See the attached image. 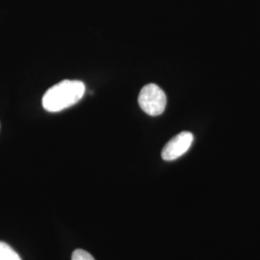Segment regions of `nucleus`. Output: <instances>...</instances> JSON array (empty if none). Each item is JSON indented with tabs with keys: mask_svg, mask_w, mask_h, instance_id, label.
Returning <instances> with one entry per match:
<instances>
[{
	"mask_svg": "<svg viewBox=\"0 0 260 260\" xmlns=\"http://www.w3.org/2000/svg\"><path fill=\"white\" fill-rule=\"evenodd\" d=\"M72 260H95L93 257L92 254H90L88 251H84V250H75L73 252L72 255Z\"/></svg>",
	"mask_w": 260,
	"mask_h": 260,
	"instance_id": "39448f33",
	"label": "nucleus"
},
{
	"mask_svg": "<svg viewBox=\"0 0 260 260\" xmlns=\"http://www.w3.org/2000/svg\"><path fill=\"white\" fill-rule=\"evenodd\" d=\"M0 260H21V258L8 244L0 241Z\"/></svg>",
	"mask_w": 260,
	"mask_h": 260,
	"instance_id": "20e7f679",
	"label": "nucleus"
},
{
	"mask_svg": "<svg viewBox=\"0 0 260 260\" xmlns=\"http://www.w3.org/2000/svg\"><path fill=\"white\" fill-rule=\"evenodd\" d=\"M85 84L79 80H63L49 88L43 96V107L60 112L78 103L85 93Z\"/></svg>",
	"mask_w": 260,
	"mask_h": 260,
	"instance_id": "f257e3e1",
	"label": "nucleus"
},
{
	"mask_svg": "<svg viewBox=\"0 0 260 260\" xmlns=\"http://www.w3.org/2000/svg\"><path fill=\"white\" fill-rule=\"evenodd\" d=\"M193 141V134L188 131H183L168 142L167 145L162 149L161 156L166 161L176 160L188 151Z\"/></svg>",
	"mask_w": 260,
	"mask_h": 260,
	"instance_id": "7ed1b4c3",
	"label": "nucleus"
},
{
	"mask_svg": "<svg viewBox=\"0 0 260 260\" xmlns=\"http://www.w3.org/2000/svg\"><path fill=\"white\" fill-rule=\"evenodd\" d=\"M138 103L142 110L149 116H159L165 111L167 98L156 84L146 85L139 93Z\"/></svg>",
	"mask_w": 260,
	"mask_h": 260,
	"instance_id": "f03ea898",
	"label": "nucleus"
}]
</instances>
